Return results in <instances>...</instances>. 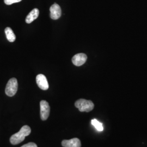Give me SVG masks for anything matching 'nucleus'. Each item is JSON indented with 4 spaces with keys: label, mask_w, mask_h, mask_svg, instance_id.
Masks as SVG:
<instances>
[{
    "label": "nucleus",
    "mask_w": 147,
    "mask_h": 147,
    "mask_svg": "<svg viewBox=\"0 0 147 147\" xmlns=\"http://www.w3.org/2000/svg\"><path fill=\"white\" fill-rule=\"evenodd\" d=\"M31 132L30 126L25 125L21 127L20 131L11 136L10 142L13 145H16L24 141L26 137L28 136Z\"/></svg>",
    "instance_id": "obj_1"
},
{
    "label": "nucleus",
    "mask_w": 147,
    "mask_h": 147,
    "mask_svg": "<svg viewBox=\"0 0 147 147\" xmlns=\"http://www.w3.org/2000/svg\"><path fill=\"white\" fill-rule=\"evenodd\" d=\"M75 106L79 109L80 112H88L93 110L94 107V105L92 101L84 99H80L77 100L75 103Z\"/></svg>",
    "instance_id": "obj_2"
},
{
    "label": "nucleus",
    "mask_w": 147,
    "mask_h": 147,
    "mask_svg": "<svg viewBox=\"0 0 147 147\" xmlns=\"http://www.w3.org/2000/svg\"><path fill=\"white\" fill-rule=\"evenodd\" d=\"M18 88V81L16 78L10 79L5 87V93L8 96H13L16 94Z\"/></svg>",
    "instance_id": "obj_3"
},
{
    "label": "nucleus",
    "mask_w": 147,
    "mask_h": 147,
    "mask_svg": "<svg viewBox=\"0 0 147 147\" xmlns=\"http://www.w3.org/2000/svg\"><path fill=\"white\" fill-rule=\"evenodd\" d=\"M40 118L42 121H46L49 117L50 107L47 101L42 100L40 102Z\"/></svg>",
    "instance_id": "obj_4"
},
{
    "label": "nucleus",
    "mask_w": 147,
    "mask_h": 147,
    "mask_svg": "<svg viewBox=\"0 0 147 147\" xmlns=\"http://www.w3.org/2000/svg\"><path fill=\"white\" fill-rule=\"evenodd\" d=\"M50 17L53 20L58 19L62 14V10L60 6L57 3H55L51 6L50 8Z\"/></svg>",
    "instance_id": "obj_5"
},
{
    "label": "nucleus",
    "mask_w": 147,
    "mask_h": 147,
    "mask_svg": "<svg viewBox=\"0 0 147 147\" xmlns=\"http://www.w3.org/2000/svg\"><path fill=\"white\" fill-rule=\"evenodd\" d=\"M36 82L38 87L42 90H45L49 88V84L47 79L43 74H39L36 77Z\"/></svg>",
    "instance_id": "obj_6"
},
{
    "label": "nucleus",
    "mask_w": 147,
    "mask_h": 147,
    "mask_svg": "<svg viewBox=\"0 0 147 147\" xmlns=\"http://www.w3.org/2000/svg\"><path fill=\"white\" fill-rule=\"evenodd\" d=\"M87 56L83 53H78L75 55L72 58V62L76 66H81L86 62Z\"/></svg>",
    "instance_id": "obj_7"
},
{
    "label": "nucleus",
    "mask_w": 147,
    "mask_h": 147,
    "mask_svg": "<svg viewBox=\"0 0 147 147\" xmlns=\"http://www.w3.org/2000/svg\"><path fill=\"white\" fill-rule=\"evenodd\" d=\"M62 145L64 147H81V141L78 138H74L69 140H63Z\"/></svg>",
    "instance_id": "obj_8"
},
{
    "label": "nucleus",
    "mask_w": 147,
    "mask_h": 147,
    "mask_svg": "<svg viewBox=\"0 0 147 147\" xmlns=\"http://www.w3.org/2000/svg\"><path fill=\"white\" fill-rule=\"evenodd\" d=\"M39 14V11L38 9L34 8L27 15L26 18V22L27 24H31L32 22L37 19Z\"/></svg>",
    "instance_id": "obj_9"
},
{
    "label": "nucleus",
    "mask_w": 147,
    "mask_h": 147,
    "mask_svg": "<svg viewBox=\"0 0 147 147\" xmlns=\"http://www.w3.org/2000/svg\"><path fill=\"white\" fill-rule=\"evenodd\" d=\"M5 33L7 39L10 42H14L16 39V36L10 27H6L5 28Z\"/></svg>",
    "instance_id": "obj_10"
},
{
    "label": "nucleus",
    "mask_w": 147,
    "mask_h": 147,
    "mask_svg": "<svg viewBox=\"0 0 147 147\" xmlns=\"http://www.w3.org/2000/svg\"><path fill=\"white\" fill-rule=\"evenodd\" d=\"M91 123L94 126L95 129L99 131H102L104 129V127L102 126V124L101 123L99 122L98 120H96V119H92L91 121Z\"/></svg>",
    "instance_id": "obj_11"
},
{
    "label": "nucleus",
    "mask_w": 147,
    "mask_h": 147,
    "mask_svg": "<svg viewBox=\"0 0 147 147\" xmlns=\"http://www.w3.org/2000/svg\"><path fill=\"white\" fill-rule=\"evenodd\" d=\"M21 1L22 0H4V2L7 5H11L13 3L19 2Z\"/></svg>",
    "instance_id": "obj_12"
},
{
    "label": "nucleus",
    "mask_w": 147,
    "mask_h": 147,
    "mask_svg": "<svg viewBox=\"0 0 147 147\" xmlns=\"http://www.w3.org/2000/svg\"><path fill=\"white\" fill-rule=\"evenodd\" d=\"M21 147H38L37 144L33 142H30L26 144L21 146Z\"/></svg>",
    "instance_id": "obj_13"
}]
</instances>
